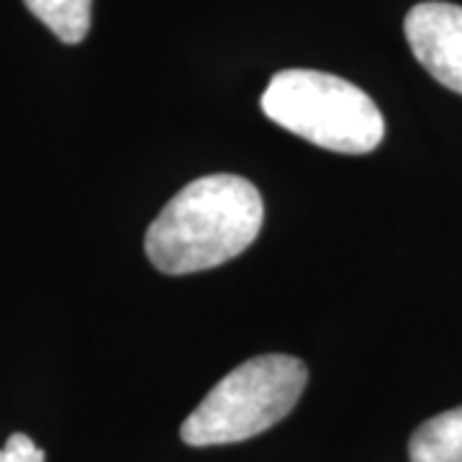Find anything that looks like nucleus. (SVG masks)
Wrapping results in <instances>:
<instances>
[{
    "mask_svg": "<svg viewBox=\"0 0 462 462\" xmlns=\"http://www.w3.org/2000/svg\"><path fill=\"white\" fill-rule=\"evenodd\" d=\"M264 203L239 175L188 182L152 221L144 239L149 263L165 275H190L239 257L260 236Z\"/></svg>",
    "mask_w": 462,
    "mask_h": 462,
    "instance_id": "obj_1",
    "label": "nucleus"
},
{
    "mask_svg": "<svg viewBox=\"0 0 462 462\" xmlns=\"http://www.w3.org/2000/svg\"><path fill=\"white\" fill-rule=\"evenodd\" d=\"M263 114L316 147L367 154L378 147L385 121L357 85L329 72L282 69L263 93Z\"/></svg>",
    "mask_w": 462,
    "mask_h": 462,
    "instance_id": "obj_2",
    "label": "nucleus"
},
{
    "mask_svg": "<svg viewBox=\"0 0 462 462\" xmlns=\"http://www.w3.org/2000/svg\"><path fill=\"white\" fill-rule=\"evenodd\" d=\"M309 370L291 355H260L218 380L182 424L190 447L245 442L282 421L296 409Z\"/></svg>",
    "mask_w": 462,
    "mask_h": 462,
    "instance_id": "obj_3",
    "label": "nucleus"
},
{
    "mask_svg": "<svg viewBox=\"0 0 462 462\" xmlns=\"http://www.w3.org/2000/svg\"><path fill=\"white\" fill-rule=\"evenodd\" d=\"M403 32L421 67L437 83L462 96V5L419 3L409 11Z\"/></svg>",
    "mask_w": 462,
    "mask_h": 462,
    "instance_id": "obj_4",
    "label": "nucleus"
},
{
    "mask_svg": "<svg viewBox=\"0 0 462 462\" xmlns=\"http://www.w3.org/2000/svg\"><path fill=\"white\" fill-rule=\"evenodd\" d=\"M411 462H462V406L439 413L413 431Z\"/></svg>",
    "mask_w": 462,
    "mask_h": 462,
    "instance_id": "obj_5",
    "label": "nucleus"
},
{
    "mask_svg": "<svg viewBox=\"0 0 462 462\" xmlns=\"http://www.w3.org/2000/svg\"><path fill=\"white\" fill-rule=\"evenodd\" d=\"M23 3L65 44H80L90 32L93 0H23Z\"/></svg>",
    "mask_w": 462,
    "mask_h": 462,
    "instance_id": "obj_6",
    "label": "nucleus"
},
{
    "mask_svg": "<svg viewBox=\"0 0 462 462\" xmlns=\"http://www.w3.org/2000/svg\"><path fill=\"white\" fill-rule=\"evenodd\" d=\"M0 462H47L44 449L33 445L26 434H11L5 447L0 449Z\"/></svg>",
    "mask_w": 462,
    "mask_h": 462,
    "instance_id": "obj_7",
    "label": "nucleus"
}]
</instances>
